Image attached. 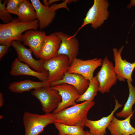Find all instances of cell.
<instances>
[{"instance_id":"30","label":"cell","mask_w":135,"mask_h":135,"mask_svg":"<svg viewBox=\"0 0 135 135\" xmlns=\"http://www.w3.org/2000/svg\"><path fill=\"white\" fill-rule=\"evenodd\" d=\"M60 0H49L48 1V6H51V4L56 2H58L59 1H60Z\"/></svg>"},{"instance_id":"4","label":"cell","mask_w":135,"mask_h":135,"mask_svg":"<svg viewBox=\"0 0 135 135\" xmlns=\"http://www.w3.org/2000/svg\"><path fill=\"white\" fill-rule=\"evenodd\" d=\"M24 135H40L48 125L54 123L52 113L40 115L25 112L23 116Z\"/></svg>"},{"instance_id":"24","label":"cell","mask_w":135,"mask_h":135,"mask_svg":"<svg viewBox=\"0 0 135 135\" xmlns=\"http://www.w3.org/2000/svg\"><path fill=\"white\" fill-rule=\"evenodd\" d=\"M58 131V135H84V128L79 126H71L54 122V123Z\"/></svg>"},{"instance_id":"23","label":"cell","mask_w":135,"mask_h":135,"mask_svg":"<svg viewBox=\"0 0 135 135\" xmlns=\"http://www.w3.org/2000/svg\"><path fill=\"white\" fill-rule=\"evenodd\" d=\"M99 83L96 76L90 81L88 86L84 93L76 100V102L86 101H93L98 91Z\"/></svg>"},{"instance_id":"18","label":"cell","mask_w":135,"mask_h":135,"mask_svg":"<svg viewBox=\"0 0 135 135\" xmlns=\"http://www.w3.org/2000/svg\"><path fill=\"white\" fill-rule=\"evenodd\" d=\"M134 110L129 116L123 120L113 116L107 128L111 135H130L135 133V128L130 124Z\"/></svg>"},{"instance_id":"22","label":"cell","mask_w":135,"mask_h":135,"mask_svg":"<svg viewBox=\"0 0 135 135\" xmlns=\"http://www.w3.org/2000/svg\"><path fill=\"white\" fill-rule=\"evenodd\" d=\"M127 82L129 90L128 98L122 110L116 114L117 117L125 118L132 113V106L135 103V87L133 86L132 82L128 81H127Z\"/></svg>"},{"instance_id":"14","label":"cell","mask_w":135,"mask_h":135,"mask_svg":"<svg viewBox=\"0 0 135 135\" xmlns=\"http://www.w3.org/2000/svg\"><path fill=\"white\" fill-rule=\"evenodd\" d=\"M61 41L60 38L54 32L46 35L42 43L39 58L45 61L58 56V52Z\"/></svg>"},{"instance_id":"9","label":"cell","mask_w":135,"mask_h":135,"mask_svg":"<svg viewBox=\"0 0 135 135\" xmlns=\"http://www.w3.org/2000/svg\"><path fill=\"white\" fill-rule=\"evenodd\" d=\"M50 87L57 90L62 98L61 102L53 112V114L76 104V100L81 95L74 87L68 84L63 83Z\"/></svg>"},{"instance_id":"20","label":"cell","mask_w":135,"mask_h":135,"mask_svg":"<svg viewBox=\"0 0 135 135\" xmlns=\"http://www.w3.org/2000/svg\"><path fill=\"white\" fill-rule=\"evenodd\" d=\"M48 85H50V84L47 81L36 82L27 79L11 83L9 85L8 88L12 92L21 93Z\"/></svg>"},{"instance_id":"28","label":"cell","mask_w":135,"mask_h":135,"mask_svg":"<svg viewBox=\"0 0 135 135\" xmlns=\"http://www.w3.org/2000/svg\"><path fill=\"white\" fill-rule=\"evenodd\" d=\"M4 100L3 96V94L0 92V107H2L4 104Z\"/></svg>"},{"instance_id":"8","label":"cell","mask_w":135,"mask_h":135,"mask_svg":"<svg viewBox=\"0 0 135 135\" xmlns=\"http://www.w3.org/2000/svg\"><path fill=\"white\" fill-rule=\"evenodd\" d=\"M102 58H97L86 60L76 58L70 64L68 71L80 74L90 81L94 77L95 70L102 66Z\"/></svg>"},{"instance_id":"33","label":"cell","mask_w":135,"mask_h":135,"mask_svg":"<svg viewBox=\"0 0 135 135\" xmlns=\"http://www.w3.org/2000/svg\"><path fill=\"white\" fill-rule=\"evenodd\" d=\"M3 118V116H0V119H2Z\"/></svg>"},{"instance_id":"32","label":"cell","mask_w":135,"mask_h":135,"mask_svg":"<svg viewBox=\"0 0 135 135\" xmlns=\"http://www.w3.org/2000/svg\"><path fill=\"white\" fill-rule=\"evenodd\" d=\"M84 135H92L89 132V131L86 130L85 131V134Z\"/></svg>"},{"instance_id":"27","label":"cell","mask_w":135,"mask_h":135,"mask_svg":"<svg viewBox=\"0 0 135 135\" xmlns=\"http://www.w3.org/2000/svg\"><path fill=\"white\" fill-rule=\"evenodd\" d=\"M10 46L4 44H0V60L8 52Z\"/></svg>"},{"instance_id":"25","label":"cell","mask_w":135,"mask_h":135,"mask_svg":"<svg viewBox=\"0 0 135 135\" xmlns=\"http://www.w3.org/2000/svg\"><path fill=\"white\" fill-rule=\"evenodd\" d=\"M7 0H0V18L2 21L3 24H7L11 22L13 18L10 13L6 9V5Z\"/></svg>"},{"instance_id":"21","label":"cell","mask_w":135,"mask_h":135,"mask_svg":"<svg viewBox=\"0 0 135 135\" xmlns=\"http://www.w3.org/2000/svg\"><path fill=\"white\" fill-rule=\"evenodd\" d=\"M17 15L18 19L23 22H30L38 19L34 8L28 0H23Z\"/></svg>"},{"instance_id":"11","label":"cell","mask_w":135,"mask_h":135,"mask_svg":"<svg viewBox=\"0 0 135 135\" xmlns=\"http://www.w3.org/2000/svg\"><path fill=\"white\" fill-rule=\"evenodd\" d=\"M10 45L15 49L17 55L18 59L21 62L28 65L34 70L48 74L47 71L43 67L44 61L42 60H36L32 56V50L26 48L20 42L13 40Z\"/></svg>"},{"instance_id":"31","label":"cell","mask_w":135,"mask_h":135,"mask_svg":"<svg viewBox=\"0 0 135 135\" xmlns=\"http://www.w3.org/2000/svg\"><path fill=\"white\" fill-rule=\"evenodd\" d=\"M43 2L44 3V5L46 7H49L48 4V1L46 0H43Z\"/></svg>"},{"instance_id":"34","label":"cell","mask_w":135,"mask_h":135,"mask_svg":"<svg viewBox=\"0 0 135 135\" xmlns=\"http://www.w3.org/2000/svg\"><path fill=\"white\" fill-rule=\"evenodd\" d=\"M132 135H135V133L133 134H132Z\"/></svg>"},{"instance_id":"29","label":"cell","mask_w":135,"mask_h":135,"mask_svg":"<svg viewBox=\"0 0 135 135\" xmlns=\"http://www.w3.org/2000/svg\"><path fill=\"white\" fill-rule=\"evenodd\" d=\"M130 1V2L127 6L129 9H130L132 7L135 6V0H131Z\"/></svg>"},{"instance_id":"3","label":"cell","mask_w":135,"mask_h":135,"mask_svg":"<svg viewBox=\"0 0 135 135\" xmlns=\"http://www.w3.org/2000/svg\"><path fill=\"white\" fill-rule=\"evenodd\" d=\"M110 4L106 0H94L92 6L88 10L82 24L73 36H76L78 32L85 26L90 24L93 29L100 27L108 17V10Z\"/></svg>"},{"instance_id":"10","label":"cell","mask_w":135,"mask_h":135,"mask_svg":"<svg viewBox=\"0 0 135 135\" xmlns=\"http://www.w3.org/2000/svg\"><path fill=\"white\" fill-rule=\"evenodd\" d=\"M124 48L123 46L118 50L116 48L112 49L114 60L115 62L114 70L118 79L121 82H124L125 80L131 82L132 81V74L135 68V61L131 63L124 59L123 60L121 56V53Z\"/></svg>"},{"instance_id":"12","label":"cell","mask_w":135,"mask_h":135,"mask_svg":"<svg viewBox=\"0 0 135 135\" xmlns=\"http://www.w3.org/2000/svg\"><path fill=\"white\" fill-rule=\"evenodd\" d=\"M54 33L60 38L62 41L58 51V55L63 54L68 56L70 64L78 54V40L76 36H73L60 31Z\"/></svg>"},{"instance_id":"17","label":"cell","mask_w":135,"mask_h":135,"mask_svg":"<svg viewBox=\"0 0 135 135\" xmlns=\"http://www.w3.org/2000/svg\"><path fill=\"white\" fill-rule=\"evenodd\" d=\"M66 83L74 87L81 94H84L88 88L90 81L83 76L76 73L66 72L62 80L49 84L50 87Z\"/></svg>"},{"instance_id":"6","label":"cell","mask_w":135,"mask_h":135,"mask_svg":"<svg viewBox=\"0 0 135 135\" xmlns=\"http://www.w3.org/2000/svg\"><path fill=\"white\" fill-rule=\"evenodd\" d=\"M70 65L68 57L63 54L44 61V68L48 73L47 82L50 84L62 80Z\"/></svg>"},{"instance_id":"26","label":"cell","mask_w":135,"mask_h":135,"mask_svg":"<svg viewBox=\"0 0 135 135\" xmlns=\"http://www.w3.org/2000/svg\"><path fill=\"white\" fill-rule=\"evenodd\" d=\"M23 0H7L6 9L10 14L17 15Z\"/></svg>"},{"instance_id":"16","label":"cell","mask_w":135,"mask_h":135,"mask_svg":"<svg viewBox=\"0 0 135 135\" xmlns=\"http://www.w3.org/2000/svg\"><path fill=\"white\" fill-rule=\"evenodd\" d=\"M46 36L44 31L29 30L26 31L23 34L22 41L24 45L29 47L34 55L39 58L42 43Z\"/></svg>"},{"instance_id":"2","label":"cell","mask_w":135,"mask_h":135,"mask_svg":"<svg viewBox=\"0 0 135 135\" xmlns=\"http://www.w3.org/2000/svg\"><path fill=\"white\" fill-rule=\"evenodd\" d=\"M39 27L38 19L28 22H23L14 18L10 22L0 24V44L11 46L13 40L22 41L25 31L30 30H36Z\"/></svg>"},{"instance_id":"35","label":"cell","mask_w":135,"mask_h":135,"mask_svg":"<svg viewBox=\"0 0 135 135\" xmlns=\"http://www.w3.org/2000/svg\"><path fill=\"white\" fill-rule=\"evenodd\" d=\"M67 135L64 134V135Z\"/></svg>"},{"instance_id":"13","label":"cell","mask_w":135,"mask_h":135,"mask_svg":"<svg viewBox=\"0 0 135 135\" xmlns=\"http://www.w3.org/2000/svg\"><path fill=\"white\" fill-rule=\"evenodd\" d=\"M115 106L111 113L106 117H104L100 119L96 120H90L87 118L84 126L89 129V132L92 135H106V128L114 116L115 112L122 105L120 103L114 96Z\"/></svg>"},{"instance_id":"1","label":"cell","mask_w":135,"mask_h":135,"mask_svg":"<svg viewBox=\"0 0 135 135\" xmlns=\"http://www.w3.org/2000/svg\"><path fill=\"white\" fill-rule=\"evenodd\" d=\"M95 104L94 101H85L53 114L54 122L70 126H80L84 128L88 112Z\"/></svg>"},{"instance_id":"15","label":"cell","mask_w":135,"mask_h":135,"mask_svg":"<svg viewBox=\"0 0 135 135\" xmlns=\"http://www.w3.org/2000/svg\"><path fill=\"white\" fill-rule=\"evenodd\" d=\"M35 10L40 30L47 27L53 21L56 10L52 6L46 7L39 0H31Z\"/></svg>"},{"instance_id":"5","label":"cell","mask_w":135,"mask_h":135,"mask_svg":"<svg viewBox=\"0 0 135 135\" xmlns=\"http://www.w3.org/2000/svg\"><path fill=\"white\" fill-rule=\"evenodd\" d=\"M31 93L40 101L42 110L45 113L53 112L62 101L61 97L58 92L52 88L50 85L34 89Z\"/></svg>"},{"instance_id":"19","label":"cell","mask_w":135,"mask_h":135,"mask_svg":"<svg viewBox=\"0 0 135 135\" xmlns=\"http://www.w3.org/2000/svg\"><path fill=\"white\" fill-rule=\"evenodd\" d=\"M10 73L12 76H30L36 77L41 81H48V74L33 70L28 65L21 62L17 58L12 63Z\"/></svg>"},{"instance_id":"7","label":"cell","mask_w":135,"mask_h":135,"mask_svg":"<svg viewBox=\"0 0 135 135\" xmlns=\"http://www.w3.org/2000/svg\"><path fill=\"white\" fill-rule=\"evenodd\" d=\"M96 76L99 83L98 91L102 94L109 92L118 80L113 64L107 56L102 60L101 68Z\"/></svg>"}]
</instances>
